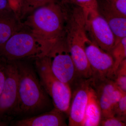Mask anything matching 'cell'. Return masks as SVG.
Listing matches in <instances>:
<instances>
[{
    "label": "cell",
    "instance_id": "6da1fadb",
    "mask_svg": "<svg viewBox=\"0 0 126 126\" xmlns=\"http://www.w3.org/2000/svg\"><path fill=\"white\" fill-rule=\"evenodd\" d=\"M15 61L18 73L15 116L30 117L52 110L54 107L52 99L41 85L33 66L23 60Z\"/></svg>",
    "mask_w": 126,
    "mask_h": 126
},
{
    "label": "cell",
    "instance_id": "7a4b0ae2",
    "mask_svg": "<svg viewBox=\"0 0 126 126\" xmlns=\"http://www.w3.org/2000/svg\"><path fill=\"white\" fill-rule=\"evenodd\" d=\"M26 18L23 23L24 27L45 40L52 48L64 38L65 14L61 4L55 1L48 3L35 9Z\"/></svg>",
    "mask_w": 126,
    "mask_h": 126
},
{
    "label": "cell",
    "instance_id": "3957f363",
    "mask_svg": "<svg viewBox=\"0 0 126 126\" xmlns=\"http://www.w3.org/2000/svg\"><path fill=\"white\" fill-rule=\"evenodd\" d=\"M52 47L45 40L24 27L0 45V57L7 61L41 58Z\"/></svg>",
    "mask_w": 126,
    "mask_h": 126
},
{
    "label": "cell",
    "instance_id": "277c9868",
    "mask_svg": "<svg viewBox=\"0 0 126 126\" xmlns=\"http://www.w3.org/2000/svg\"><path fill=\"white\" fill-rule=\"evenodd\" d=\"M34 60L35 70L41 83L52 99L54 107L68 117L72 95L70 86L60 81L53 74L47 56Z\"/></svg>",
    "mask_w": 126,
    "mask_h": 126
},
{
    "label": "cell",
    "instance_id": "5b68a950",
    "mask_svg": "<svg viewBox=\"0 0 126 126\" xmlns=\"http://www.w3.org/2000/svg\"><path fill=\"white\" fill-rule=\"evenodd\" d=\"M84 11L87 36L102 49L111 54L116 39L107 21L97 10Z\"/></svg>",
    "mask_w": 126,
    "mask_h": 126
},
{
    "label": "cell",
    "instance_id": "8992f818",
    "mask_svg": "<svg viewBox=\"0 0 126 126\" xmlns=\"http://www.w3.org/2000/svg\"><path fill=\"white\" fill-rule=\"evenodd\" d=\"M47 56L53 74L70 87L77 77L75 66L64 39L56 43Z\"/></svg>",
    "mask_w": 126,
    "mask_h": 126
},
{
    "label": "cell",
    "instance_id": "52a82bcc",
    "mask_svg": "<svg viewBox=\"0 0 126 126\" xmlns=\"http://www.w3.org/2000/svg\"><path fill=\"white\" fill-rule=\"evenodd\" d=\"M18 73L16 61H7L5 79L0 95V120L15 116L18 104Z\"/></svg>",
    "mask_w": 126,
    "mask_h": 126
},
{
    "label": "cell",
    "instance_id": "ba28073f",
    "mask_svg": "<svg viewBox=\"0 0 126 126\" xmlns=\"http://www.w3.org/2000/svg\"><path fill=\"white\" fill-rule=\"evenodd\" d=\"M91 78H77L70 86L72 95L69 113V126H83L90 92Z\"/></svg>",
    "mask_w": 126,
    "mask_h": 126
},
{
    "label": "cell",
    "instance_id": "9c48e42d",
    "mask_svg": "<svg viewBox=\"0 0 126 126\" xmlns=\"http://www.w3.org/2000/svg\"><path fill=\"white\" fill-rule=\"evenodd\" d=\"M84 49L92 72V78L110 79L115 63L111 55L102 49L87 35Z\"/></svg>",
    "mask_w": 126,
    "mask_h": 126
},
{
    "label": "cell",
    "instance_id": "30bf717a",
    "mask_svg": "<svg viewBox=\"0 0 126 126\" xmlns=\"http://www.w3.org/2000/svg\"><path fill=\"white\" fill-rule=\"evenodd\" d=\"M90 86L101 108V118L113 116L112 94L116 87L114 81L107 78H92Z\"/></svg>",
    "mask_w": 126,
    "mask_h": 126
},
{
    "label": "cell",
    "instance_id": "8fae6325",
    "mask_svg": "<svg viewBox=\"0 0 126 126\" xmlns=\"http://www.w3.org/2000/svg\"><path fill=\"white\" fill-rule=\"evenodd\" d=\"M97 10L108 24L116 37V43L126 37V16L106 0H97Z\"/></svg>",
    "mask_w": 126,
    "mask_h": 126
},
{
    "label": "cell",
    "instance_id": "7c38bea8",
    "mask_svg": "<svg viewBox=\"0 0 126 126\" xmlns=\"http://www.w3.org/2000/svg\"><path fill=\"white\" fill-rule=\"evenodd\" d=\"M67 116L58 109L13 122L15 126H67Z\"/></svg>",
    "mask_w": 126,
    "mask_h": 126
},
{
    "label": "cell",
    "instance_id": "4fadbf2b",
    "mask_svg": "<svg viewBox=\"0 0 126 126\" xmlns=\"http://www.w3.org/2000/svg\"><path fill=\"white\" fill-rule=\"evenodd\" d=\"M23 27V23L14 12L0 15V45Z\"/></svg>",
    "mask_w": 126,
    "mask_h": 126
},
{
    "label": "cell",
    "instance_id": "5bb4252c",
    "mask_svg": "<svg viewBox=\"0 0 126 126\" xmlns=\"http://www.w3.org/2000/svg\"><path fill=\"white\" fill-rule=\"evenodd\" d=\"M101 116V108L91 87L83 126H99Z\"/></svg>",
    "mask_w": 126,
    "mask_h": 126
},
{
    "label": "cell",
    "instance_id": "9a60e30c",
    "mask_svg": "<svg viewBox=\"0 0 126 126\" xmlns=\"http://www.w3.org/2000/svg\"><path fill=\"white\" fill-rule=\"evenodd\" d=\"M111 54L114 60V65L110 79L114 76L118 67L126 58V37L122 39L116 44L113 49Z\"/></svg>",
    "mask_w": 126,
    "mask_h": 126
},
{
    "label": "cell",
    "instance_id": "2e32d148",
    "mask_svg": "<svg viewBox=\"0 0 126 126\" xmlns=\"http://www.w3.org/2000/svg\"><path fill=\"white\" fill-rule=\"evenodd\" d=\"M54 1V0H22L20 19L21 21L38 7Z\"/></svg>",
    "mask_w": 126,
    "mask_h": 126
},
{
    "label": "cell",
    "instance_id": "e0dca14e",
    "mask_svg": "<svg viewBox=\"0 0 126 126\" xmlns=\"http://www.w3.org/2000/svg\"><path fill=\"white\" fill-rule=\"evenodd\" d=\"M112 80L123 93H126V59L121 63Z\"/></svg>",
    "mask_w": 126,
    "mask_h": 126
},
{
    "label": "cell",
    "instance_id": "ac0fdd59",
    "mask_svg": "<svg viewBox=\"0 0 126 126\" xmlns=\"http://www.w3.org/2000/svg\"><path fill=\"white\" fill-rule=\"evenodd\" d=\"M113 116L126 122V93H123L115 106L113 110Z\"/></svg>",
    "mask_w": 126,
    "mask_h": 126
},
{
    "label": "cell",
    "instance_id": "d6986e66",
    "mask_svg": "<svg viewBox=\"0 0 126 126\" xmlns=\"http://www.w3.org/2000/svg\"><path fill=\"white\" fill-rule=\"evenodd\" d=\"M101 126H126V122H124L116 117L102 118L99 123Z\"/></svg>",
    "mask_w": 126,
    "mask_h": 126
},
{
    "label": "cell",
    "instance_id": "ffe728a7",
    "mask_svg": "<svg viewBox=\"0 0 126 126\" xmlns=\"http://www.w3.org/2000/svg\"><path fill=\"white\" fill-rule=\"evenodd\" d=\"M77 4L84 11L97 10V0H74Z\"/></svg>",
    "mask_w": 126,
    "mask_h": 126
},
{
    "label": "cell",
    "instance_id": "44dd1931",
    "mask_svg": "<svg viewBox=\"0 0 126 126\" xmlns=\"http://www.w3.org/2000/svg\"><path fill=\"white\" fill-rule=\"evenodd\" d=\"M123 15L126 16V0H106Z\"/></svg>",
    "mask_w": 126,
    "mask_h": 126
},
{
    "label": "cell",
    "instance_id": "7402d4cb",
    "mask_svg": "<svg viewBox=\"0 0 126 126\" xmlns=\"http://www.w3.org/2000/svg\"><path fill=\"white\" fill-rule=\"evenodd\" d=\"M7 61L0 57V95L2 92L5 79L6 66Z\"/></svg>",
    "mask_w": 126,
    "mask_h": 126
},
{
    "label": "cell",
    "instance_id": "603a6c76",
    "mask_svg": "<svg viewBox=\"0 0 126 126\" xmlns=\"http://www.w3.org/2000/svg\"><path fill=\"white\" fill-rule=\"evenodd\" d=\"M12 10L19 19L22 0H8Z\"/></svg>",
    "mask_w": 126,
    "mask_h": 126
},
{
    "label": "cell",
    "instance_id": "cb8c5ba5",
    "mask_svg": "<svg viewBox=\"0 0 126 126\" xmlns=\"http://www.w3.org/2000/svg\"><path fill=\"white\" fill-rule=\"evenodd\" d=\"M12 12L14 11L10 6L8 0H0V15L9 14Z\"/></svg>",
    "mask_w": 126,
    "mask_h": 126
},
{
    "label": "cell",
    "instance_id": "d4e9b609",
    "mask_svg": "<svg viewBox=\"0 0 126 126\" xmlns=\"http://www.w3.org/2000/svg\"><path fill=\"white\" fill-rule=\"evenodd\" d=\"M54 0L56 2L60 3V4L67 3V2H75L74 0Z\"/></svg>",
    "mask_w": 126,
    "mask_h": 126
},
{
    "label": "cell",
    "instance_id": "484cf974",
    "mask_svg": "<svg viewBox=\"0 0 126 126\" xmlns=\"http://www.w3.org/2000/svg\"><path fill=\"white\" fill-rule=\"evenodd\" d=\"M7 124L6 122L0 120V126H7Z\"/></svg>",
    "mask_w": 126,
    "mask_h": 126
}]
</instances>
